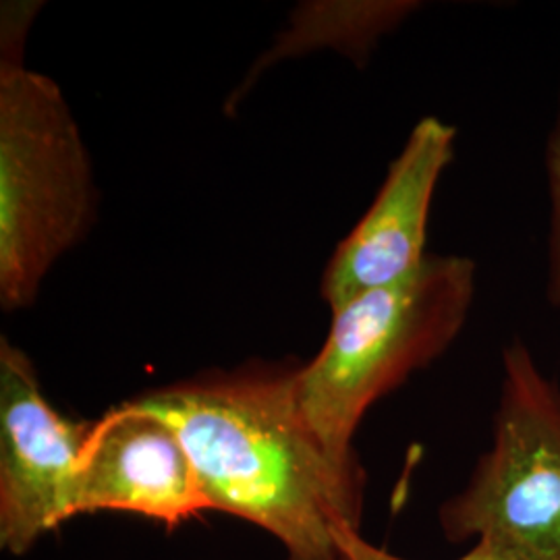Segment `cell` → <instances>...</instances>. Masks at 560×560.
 <instances>
[{"instance_id":"1","label":"cell","mask_w":560,"mask_h":560,"mask_svg":"<svg viewBox=\"0 0 560 560\" xmlns=\"http://www.w3.org/2000/svg\"><path fill=\"white\" fill-rule=\"evenodd\" d=\"M300 368L252 361L131 400L179 434L212 511L268 532L287 560H337L335 534L361 532L365 471L305 420Z\"/></svg>"},{"instance_id":"2","label":"cell","mask_w":560,"mask_h":560,"mask_svg":"<svg viewBox=\"0 0 560 560\" xmlns=\"http://www.w3.org/2000/svg\"><path fill=\"white\" fill-rule=\"evenodd\" d=\"M476 289L471 258L428 256L409 277L332 312L318 355L300 368L298 397L305 420L337 459H360L353 441L370 407L457 340Z\"/></svg>"},{"instance_id":"3","label":"cell","mask_w":560,"mask_h":560,"mask_svg":"<svg viewBox=\"0 0 560 560\" xmlns=\"http://www.w3.org/2000/svg\"><path fill=\"white\" fill-rule=\"evenodd\" d=\"M98 191L59 83L0 62V307L27 310L96 222Z\"/></svg>"},{"instance_id":"4","label":"cell","mask_w":560,"mask_h":560,"mask_svg":"<svg viewBox=\"0 0 560 560\" xmlns=\"http://www.w3.org/2000/svg\"><path fill=\"white\" fill-rule=\"evenodd\" d=\"M439 523L451 544L492 540L525 560H560V386L523 340L502 351L492 444Z\"/></svg>"},{"instance_id":"5","label":"cell","mask_w":560,"mask_h":560,"mask_svg":"<svg viewBox=\"0 0 560 560\" xmlns=\"http://www.w3.org/2000/svg\"><path fill=\"white\" fill-rule=\"evenodd\" d=\"M90 421L65 418L25 351L0 340V548L25 557L78 517Z\"/></svg>"},{"instance_id":"6","label":"cell","mask_w":560,"mask_h":560,"mask_svg":"<svg viewBox=\"0 0 560 560\" xmlns=\"http://www.w3.org/2000/svg\"><path fill=\"white\" fill-rule=\"evenodd\" d=\"M457 129L436 117L416 122L370 210L340 241L322 277L330 310L399 282L428 258V222L442 173L455 156Z\"/></svg>"},{"instance_id":"7","label":"cell","mask_w":560,"mask_h":560,"mask_svg":"<svg viewBox=\"0 0 560 560\" xmlns=\"http://www.w3.org/2000/svg\"><path fill=\"white\" fill-rule=\"evenodd\" d=\"M212 511L179 434L133 400L90 421L78 517L127 513L168 529Z\"/></svg>"},{"instance_id":"8","label":"cell","mask_w":560,"mask_h":560,"mask_svg":"<svg viewBox=\"0 0 560 560\" xmlns=\"http://www.w3.org/2000/svg\"><path fill=\"white\" fill-rule=\"evenodd\" d=\"M544 171H546L548 200H550L546 298L555 307H560V85L555 120L544 148Z\"/></svg>"},{"instance_id":"9","label":"cell","mask_w":560,"mask_h":560,"mask_svg":"<svg viewBox=\"0 0 560 560\" xmlns=\"http://www.w3.org/2000/svg\"><path fill=\"white\" fill-rule=\"evenodd\" d=\"M335 541H337L340 555H345L349 560H407L388 552L386 548L365 540L361 536L360 529L342 527L335 534Z\"/></svg>"},{"instance_id":"10","label":"cell","mask_w":560,"mask_h":560,"mask_svg":"<svg viewBox=\"0 0 560 560\" xmlns=\"http://www.w3.org/2000/svg\"><path fill=\"white\" fill-rule=\"evenodd\" d=\"M457 560H525L520 555H515L513 550L504 548L501 544L492 540H476L471 544V548L460 555Z\"/></svg>"},{"instance_id":"11","label":"cell","mask_w":560,"mask_h":560,"mask_svg":"<svg viewBox=\"0 0 560 560\" xmlns=\"http://www.w3.org/2000/svg\"><path fill=\"white\" fill-rule=\"evenodd\" d=\"M337 560H349V559H347V557H345V555H340L339 559H337Z\"/></svg>"}]
</instances>
